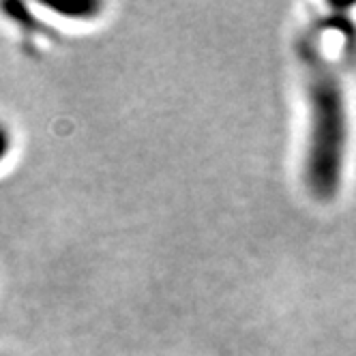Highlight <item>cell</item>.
<instances>
[{"label":"cell","instance_id":"1","mask_svg":"<svg viewBox=\"0 0 356 356\" xmlns=\"http://www.w3.org/2000/svg\"><path fill=\"white\" fill-rule=\"evenodd\" d=\"M307 92V142L302 176L318 200H330L341 187L350 138L348 99L326 49L309 35L300 45Z\"/></svg>","mask_w":356,"mask_h":356},{"label":"cell","instance_id":"2","mask_svg":"<svg viewBox=\"0 0 356 356\" xmlns=\"http://www.w3.org/2000/svg\"><path fill=\"white\" fill-rule=\"evenodd\" d=\"M49 11H54L63 17H71V19H92L99 11L101 5L99 3H75L71 7H63V5H45Z\"/></svg>","mask_w":356,"mask_h":356},{"label":"cell","instance_id":"3","mask_svg":"<svg viewBox=\"0 0 356 356\" xmlns=\"http://www.w3.org/2000/svg\"><path fill=\"white\" fill-rule=\"evenodd\" d=\"M11 148H13V134H11L9 127L0 120V163L9 157Z\"/></svg>","mask_w":356,"mask_h":356}]
</instances>
